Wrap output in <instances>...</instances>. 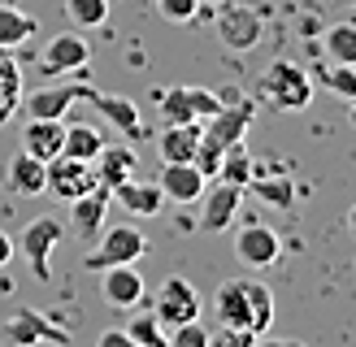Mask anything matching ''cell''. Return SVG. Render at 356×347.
<instances>
[{
    "label": "cell",
    "mask_w": 356,
    "mask_h": 347,
    "mask_svg": "<svg viewBox=\"0 0 356 347\" xmlns=\"http://www.w3.org/2000/svg\"><path fill=\"white\" fill-rule=\"evenodd\" d=\"M96 343H100V347H135L127 330H104V335H100Z\"/></svg>",
    "instance_id": "obj_37"
},
{
    "label": "cell",
    "mask_w": 356,
    "mask_h": 347,
    "mask_svg": "<svg viewBox=\"0 0 356 347\" xmlns=\"http://www.w3.org/2000/svg\"><path fill=\"white\" fill-rule=\"evenodd\" d=\"M96 183L100 187H118V183H127V178H135V169H139V156H135V148H127V144H104L100 152H96Z\"/></svg>",
    "instance_id": "obj_16"
},
{
    "label": "cell",
    "mask_w": 356,
    "mask_h": 347,
    "mask_svg": "<svg viewBox=\"0 0 356 347\" xmlns=\"http://www.w3.org/2000/svg\"><path fill=\"white\" fill-rule=\"evenodd\" d=\"M96 187V165L92 161H79V156H65V152H57L48 161V187L44 191H52L57 200H79V196H87V191Z\"/></svg>",
    "instance_id": "obj_7"
},
{
    "label": "cell",
    "mask_w": 356,
    "mask_h": 347,
    "mask_svg": "<svg viewBox=\"0 0 356 347\" xmlns=\"http://www.w3.org/2000/svg\"><path fill=\"white\" fill-rule=\"evenodd\" d=\"M92 104L100 109V117L109 121V126H118L127 139H144V117H139V104L131 96H109V92H96Z\"/></svg>",
    "instance_id": "obj_18"
},
{
    "label": "cell",
    "mask_w": 356,
    "mask_h": 347,
    "mask_svg": "<svg viewBox=\"0 0 356 347\" xmlns=\"http://www.w3.org/2000/svg\"><path fill=\"white\" fill-rule=\"evenodd\" d=\"M156 13H161L165 22H195L200 0H156Z\"/></svg>",
    "instance_id": "obj_33"
},
{
    "label": "cell",
    "mask_w": 356,
    "mask_h": 347,
    "mask_svg": "<svg viewBox=\"0 0 356 347\" xmlns=\"http://www.w3.org/2000/svg\"><path fill=\"white\" fill-rule=\"evenodd\" d=\"M243 291H248V308H252V335L261 339L274 325V291L257 278H243Z\"/></svg>",
    "instance_id": "obj_26"
},
{
    "label": "cell",
    "mask_w": 356,
    "mask_h": 347,
    "mask_svg": "<svg viewBox=\"0 0 356 347\" xmlns=\"http://www.w3.org/2000/svg\"><path fill=\"white\" fill-rule=\"evenodd\" d=\"M235 256H239V265H248V269H270V265H278V256H282V239H278V230H270V226L248 221L243 230L235 235Z\"/></svg>",
    "instance_id": "obj_11"
},
{
    "label": "cell",
    "mask_w": 356,
    "mask_h": 347,
    "mask_svg": "<svg viewBox=\"0 0 356 347\" xmlns=\"http://www.w3.org/2000/svg\"><path fill=\"white\" fill-rule=\"evenodd\" d=\"M61 144H65L61 117H26V126H22V152L40 156V161H52V156L61 152Z\"/></svg>",
    "instance_id": "obj_15"
},
{
    "label": "cell",
    "mask_w": 356,
    "mask_h": 347,
    "mask_svg": "<svg viewBox=\"0 0 356 347\" xmlns=\"http://www.w3.org/2000/svg\"><path fill=\"white\" fill-rule=\"evenodd\" d=\"M348 5H356V0H348Z\"/></svg>",
    "instance_id": "obj_43"
},
{
    "label": "cell",
    "mask_w": 356,
    "mask_h": 347,
    "mask_svg": "<svg viewBox=\"0 0 356 347\" xmlns=\"http://www.w3.org/2000/svg\"><path fill=\"white\" fill-rule=\"evenodd\" d=\"M13 347H31V343H70V330H61L57 321H48L40 308H17L0 330Z\"/></svg>",
    "instance_id": "obj_12"
},
{
    "label": "cell",
    "mask_w": 356,
    "mask_h": 347,
    "mask_svg": "<svg viewBox=\"0 0 356 347\" xmlns=\"http://www.w3.org/2000/svg\"><path fill=\"white\" fill-rule=\"evenodd\" d=\"M35 31H40V22H35L26 9H17V5H9V0H0V48L26 44Z\"/></svg>",
    "instance_id": "obj_22"
},
{
    "label": "cell",
    "mask_w": 356,
    "mask_h": 347,
    "mask_svg": "<svg viewBox=\"0 0 356 347\" xmlns=\"http://www.w3.org/2000/svg\"><path fill=\"white\" fill-rule=\"evenodd\" d=\"M152 317L161 321L165 330L170 325H183V321H195L200 317V295H195V287L187 282V278H165L161 291H156V300H152Z\"/></svg>",
    "instance_id": "obj_5"
},
{
    "label": "cell",
    "mask_w": 356,
    "mask_h": 347,
    "mask_svg": "<svg viewBox=\"0 0 356 347\" xmlns=\"http://www.w3.org/2000/svg\"><path fill=\"white\" fill-rule=\"evenodd\" d=\"M144 273H139L135 265H109V269H100V300L118 308V312H131L144 304Z\"/></svg>",
    "instance_id": "obj_8"
},
{
    "label": "cell",
    "mask_w": 356,
    "mask_h": 347,
    "mask_svg": "<svg viewBox=\"0 0 356 347\" xmlns=\"http://www.w3.org/2000/svg\"><path fill=\"white\" fill-rule=\"evenodd\" d=\"M248 187H252L265 204H274V208H291L296 204V187H291L287 174H257L252 169V183Z\"/></svg>",
    "instance_id": "obj_27"
},
{
    "label": "cell",
    "mask_w": 356,
    "mask_h": 347,
    "mask_svg": "<svg viewBox=\"0 0 356 347\" xmlns=\"http://www.w3.org/2000/svg\"><path fill=\"white\" fill-rule=\"evenodd\" d=\"M17 100H22V96H9V92H0V126H5V121L13 117V109H17Z\"/></svg>",
    "instance_id": "obj_39"
},
{
    "label": "cell",
    "mask_w": 356,
    "mask_h": 347,
    "mask_svg": "<svg viewBox=\"0 0 356 347\" xmlns=\"http://www.w3.org/2000/svg\"><path fill=\"white\" fill-rule=\"evenodd\" d=\"M317 83H322L330 96L352 100V96H356V65H339V61H330V65L317 69Z\"/></svg>",
    "instance_id": "obj_29"
},
{
    "label": "cell",
    "mask_w": 356,
    "mask_h": 347,
    "mask_svg": "<svg viewBox=\"0 0 356 347\" xmlns=\"http://www.w3.org/2000/svg\"><path fill=\"white\" fill-rule=\"evenodd\" d=\"M322 52H326V61L356 65V22H334V26H326Z\"/></svg>",
    "instance_id": "obj_23"
},
{
    "label": "cell",
    "mask_w": 356,
    "mask_h": 347,
    "mask_svg": "<svg viewBox=\"0 0 356 347\" xmlns=\"http://www.w3.org/2000/svg\"><path fill=\"white\" fill-rule=\"evenodd\" d=\"M156 187L165 191V204H195L200 191L209 187V178L200 174L195 161H161V178Z\"/></svg>",
    "instance_id": "obj_13"
},
{
    "label": "cell",
    "mask_w": 356,
    "mask_h": 347,
    "mask_svg": "<svg viewBox=\"0 0 356 347\" xmlns=\"http://www.w3.org/2000/svg\"><path fill=\"white\" fill-rule=\"evenodd\" d=\"M187 100H191L195 121H204V117H213V113L222 109V96L218 92H204V87H187Z\"/></svg>",
    "instance_id": "obj_34"
},
{
    "label": "cell",
    "mask_w": 356,
    "mask_h": 347,
    "mask_svg": "<svg viewBox=\"0 0 356 347\" xmlns=\"http://www.w3.org/2000/svg\"><path fill=\"white\" fill-rule=\"evenodd\" d=\"M144 256H148V239H144L139 226H109V230H100L92 239L83 265L92 269V273H100V269H109V265H139Z\"/></svg>",
    "instance_id": "obj_2"
},
{
    "label": "cell",
    "mask_w": 356,
    "mask_h": 347,
    "mask_svg": "<svg viewBox=\"0 0 356 347\" xmlns=\"http://www.w3.org/2000/svg\"><path fill=\"white\" fill-rule=\"evenodd\" d=\"M252 169H257V161H252V152H248L243 139H239V144H230V148L222 152L218 178H222V183H235V187H248V183H252Z\"/></svg>",
    "instance_id": "obj_25"
},
{
    "label": "cell",
    "mask_w": 356,
    "mask_h": 347,
    "mask_svg": "<svg viewBox=\"0 0 356 347\" xmlns=\"http://www.w3.org/2000/svg\"><path fill=\"white\" fill-rule=\"evenodd\" d=\"M0 92H9V96H22V69L13 65L9 48H0Z\"/></svg>",
    "instance_id": "obj_35"
},
{
    "label": "cell",
    "mask_w": 356,
    "mask_h": 347,
    "mask_svg": "<svg viewBox=\"0 0 356 347\" xmlns=\"http://www.w3.org/2000/svg\"><path fill=\"white\" fill-rule=\"evenodd\" d=\"M156 109H161V121H165V126H174V121H195L191 100H187V87H170V92H156Z\"/></svg>",
    "instance_id": "obj_31"
},
{
    "label": "cell",
    "mask_w": 356,
    "mask_h": 347,
    "mask_svg": "<svg viewBox=\"0 0 356 347\" xmlns=\"http://www.w3.org/2000/svg\"><path fill=\"white\" fill-rule=\"evenodd\" d=\"M65 239V226L57 217H35L31 226H22V239H17V248H22V260L31 265V273L48 282L52 278V252L61 248Z\"/></svg>",
    "instance_id": "obj_4"
},
{
    "label": "cell",
    "mask_w": 356,
    "mask_h": 347,
    "mask_svg": "<svg viewBox=\"0 0 356 347\" xmlns=\"http://www.w3.org/2000/svg\"><path fill=\"white\" fill-rule=\"evenodd\" d=\"M13 256H17V243H13V239H9L5 230H0V269H5Z\"/></svg>",
    "instance_id": "obj_38"
},
{
    "label": "cell",
    "mask_w": 356,
    "mask_h": 347,
    "mask_svg": "<svg viewBox=\"0 0 356 347\" xmlns=\"http://www.w3.org/2000/svg\"><path fill=\"white\" fill-rule=\"evenodd\" d=\"M165 339H170V347H209V330L195 317V321H183V325H170Z\"/></svg>",
    "instance_id": "obj_32"
},
{
    "label": "cell",
    "mask_w": 356,
    "mask_h": 347,
    "mask_svg": "<svg viewBox=\"0 0 356 347\" xmlns=\"http://www.w3.org/2000/svg\"><path fill=\"white\" fill-rule=\"evenodd\" d=\"M127 335H131V343H135V347H170L165 325L156 321L152 312H135V321L127 325Z\"/></svg>",
    "instance_id": "obj_30"
},
{
    "label": "cell",
    "mask_w": 356,
    "mask_h": 347,
    "mask_svg": "<svg viewBox=\"0 0 356 347\" xmlns=\"http://www.w3.org/2000/svg\"><path fill=\"white\" fill-rule=\"evenodd\" d=\"M5 183H9L13 196H40L48 187V161H40V156H31V152H17L5 169Z\"/></svg>",
    "instance_id": "obj_19"
},
{
    "label": "cell",
    "mask_w": 356,
    "mask_h": 347,
    "mask_svg": "<svg viewBox=\"0 0 356 347\" xmlns=\"http://www.w3.org/2000/svg\"><path fill=\"white\" fill-rule=\"evenodd\" d=\"M218 321L230 330H252V308H248L243 278H235V282H226L218 291Z\"/></svg>",
    "instance_id": "obj_21"
},
{
    "label": "cell",
    "mask_w": 356,
    "mask_h": 347,
    "mask_svg": "<svg viewBox=\"0 0 356 347\" xmlns=\"http://www.w3.org/2000/svg\"><path fill=\"white\" fill-rule=\"evenodd\" d=\"M104 148V135L92 126V121H74V126H65V144L61 152L65 156H79V161H96V152Z\"/></svg>",
    "instance_id": "obj_24"
},
{
    "label": "cell",
    "mask_w": 356,
    "mask_h": 347,
    "mask_svg": "<svg viewBox=\"0 0 356 347\" xmlns=\"http://www.w3.org/2000/svg\"><path fill=\"white\" fill-rule=\"evenodd\" d=\"M195 148H200V121H174L156 135L161 161H195Z\"/></svg>",
    "instance_id": "obj_20"
},
{
    "label": "cell",
    "mask_w": 356,
    "mask_h": 347,
    "mask_svg": "<svg viewBox=\"0 0 356 347\" xmlns=\"http://www.w3.org/2000/svg\"><path fill=\"white\" fill-rule=\"evenodd\" d=\"M65 17L74 31H92L109 22V0H65Z\"/></svg>",
    "instance_id": "obj_28"
},
{
    "label": "cell",
    "mask_w": 356,
    "mask_h": 347,
    "mask_svg": "<svg viewBox=\"0 0 356 347\" xmlns=\"http://www.w3.org/2000/svg\"><path fill=\"white\" fill-rule=\"evenodd\" d=\"M257 96L278 113H300L313 104V78L296 61H270L257 83Z\"/></svg>",
    "instance_id": "obj_1"
},
{
    "label": "cell",
    "mask_w": 356,
    "mask_h": 347,
    "mask_svg": "<svg viewBox=\"0 0 356 347\" xmlns=\"http://www.w3.org/2000/svg\"><path fill=\"white\" fill-rule=\"evenodd\" d=\"M222 5V0H200V9H218Z\"/></svg>",
    "instance_id": "obj_41"
},
{
    "label": "cell",
    "mask_w": 356,
    "mask_h": 347,
    "mask_svg": "<svg viewBox=\"0 0 356 347\" xmlns=\"http://www.w3.org/2000/svg\"><path fill=\"white\" fill-rule=\"evenodd\" d=\"M104 213H109V187H92L87 196L70 200V226H74V235L83 243H92L100 230H104Z\"/></svg>",
    "instance_id": "obj_14"
},
{
    "label": "cell",
    "mask_w": 356,
    "mask_h": 347,
    "mask_svg": "<svg viewBox=\"0 0 356 347\" xmlns=\"http://www.w3.org/2000/svg\"><path fill=\"white\" fill-rule=\"evenodd\" d=\"M213 22H218V40L230 52H252L265 40V17H261V9L239 5V0H222Z\"/></svg>",
    "instance_id": "obj_3"
},
{
    "label": "cell",
    "mask_w": 356,
    "mask_h": 347,
    "mask_svg": "<svg viewBox=\"0 0 356 347\" xmlns=\"http://www.w3.org/2000/svg\"><path fill=\"white\" fill-rule=\"evenodd\" d=\"M348 113H352V121H356V96H352V100H348Z\"/></svg>",
    "instance_id": "obj_42"
},
{
    "label": "cell",
    "mask_w": 356,
    "mask_h": 347,
    "mask_svg": "<svg viewBox=\"0 0 356 347\" xmlns=\"http://www.w3.org/2000/svg\"><path fill=\"white\" fill-rule=\"evenodd\" d=\"M239 200H243V187H235V183L218 178L213 187H204L200 200H195V204H204L200 208V230H209V235L230 230V221H235V213H239Z\"/></svg>",
    "instance_id": "obj_10"
},
{
    "label": "cell",
    "mask_w": 356,
    "mask_h": 347,
    "mask_svg": "<svg viewBox=\"0 0 356 347\" xmlns=\"http://www.w3.org/2000/svg\"><path fill=\"white\" fill-rule=\"evenodd\" d=\"M213 343H218V347H252L257 335H252V330H230V325H222V330H209V347Z\"/></svg>",
    "instance_id": "obj_36"
},
{
    "label": "cell",
    "mask_w": 356,
    "mask_h": 347,
    "mask_svg": "<svg viewBox=\"0 0 356 347\" xmlns=\"http://www.w3.org/2000/svg\"><path fill=\"white\" fill-rule=\"evenodd\" d=\"M109 200H118L135 217H156L165 208V191L156 187V183H135V178H127V183H118L109 191Z\"/></svg>",
    "instance_id": "obj_17"
},
{
    "label": "cell",
    "mask_w": 356,
    "mask_h": 347,
    "mask_svg": "<svg viewBox=\"0 0 356 347\" xmlns=\"http://www.w3.org/2000/svg\"><path fill=\"white\" fill-rule=\"evenodd\" d=\"M96 87L92 83H57V87H35L31 96L17 100V109H26V117H65L70 104L92 100Z\"/></svg>",
    "instance_id": "obj_6"
},
{
    "label": "cell",
    "mask_w": 356,
    "mask_h": 347,
    "mask_svg": "<svg viewBox=\"0 0 356 347\" xmlns=\"http://www.w3.org/2000/svg\"><path fill=\"white\" fill-rule=\"evenodd\" d=\"M87 61H92V44H87L79 31H61V35L48 40L44 57H40V69L44 74H83Z\"/></svg>",
    "instance_id": "obj_9"
},
{
    "label": "cell",
    "mask_w": 356,
    "mask_h": 347,
    "mask_svg": "<svg viewBox=\"0 0 356 347\" xmlns=\"http://www.w3.org/2000/svg\"><path fill=\"white\" fill-rule=\"evenodd\" d=\"M348 230L356 235V204H352V213H348Z\"/></svg>",
    "instance_id": "obj_40"
}]
</instances>
